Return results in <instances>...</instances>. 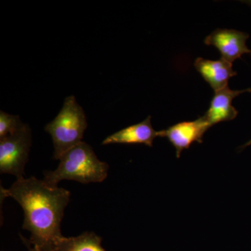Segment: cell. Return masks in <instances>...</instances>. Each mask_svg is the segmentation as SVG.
Listing matches in <instances>:
<instances>
[{
    "instance_id": "cell-10",
    "label": "cell",
    "mask_w": 251,
    "mask_h": 251,
    "mask_svg": "<svg viewBox=\"0 0 251 251\" xmlns=\"http://www.w3.org/2000/svg\"><path fill=\"white\" fill-rule=\"evenodd\" d=\"M101 242L102 238L94 232H85L77 237H63L56 251H105Z\"/></svg>"
},
{
    "instance_id": "cell-6",
    "label": "cell",
    "mask_w": 251,
    "mask_h": 251,
    "mask_svg": "<svg viewBox=\"0 0 251 251\" xmlns=\"http://www.w3.org/2000/svg\"><path fill=\"white\" fill-rule=\"evenodd\" d=\"M249 35L235 29H217L204 39V44L219 50L221 58L230 63L242 58L245 54H251L247 41Z\"/></svg>"
},
{
    "instance_id": "cell-5",
    "label": "cell",
    "mask_w": 251,
    "mask_h": 251,
    "mask_svg": "<svg viewBox=\"0 0 251 251\" xmlns=\"http://www.w3.org/2000/svg\"><path fill=\"white\" fill-rule=\"evenodd\" d=\"M204 117L191 122H183L159 130V137L166 138L176 150L178 158L195 142L202 143L204 133L210 128Z\"/></svg>"
},
{
    "instance_id": "cell-2",
    "label": "cell",
    "mask_w": 251,
    "mask_h": 251,
    "mask_svg": "<svg viewBox=\"0 0 251 251\" xmlns=\"http://www.w3.org/2000/svg\"><path fill=\"white\" fill-rule=\"evenodd\" d=\"M57 169L44 172L46 184L58 186L62 180H73L82 184L102 182L108 176L109 165L100 161L93 148L85 142L69 150L59 158Z\"/></svg>"
},
{
    "instance_id": "cell-8",
    "label": "cell",
    "mask_w": 251,
    "mask_h": 251,
    "mask_svg": "<svg viewBox=\"0 0 251 251\" xmlns=\"http://www.w3.org/2000/svg\"><path fill=\"white\" fill-rule=\"evenodd\" d=\"M193 65L215 92L228 87L229 79L237 75L232 63L222 58L210 60L198 57Z\"/></svg>"
},
{
    "instance_id": "cell-4",
    "label": "cell",
    "mask_w": 251,
    "mask_h": 251,
    "mask_svg": "<svg viewBox=\"0 0 251 251\" xmlns=\"http://www.w3.org/2000/svg\"><path fill=\"white\" fill-rule=\"evenodd\" d=\"M31 139L30 128L25 124L14 134L0 139L1 174L14 175L17 179L24 178L25 168L29 160Z\"/></svg>"
},
{
    "instance_id": "cell-7",
    "label": "cell",
    "mask_w": 251,
    "mask_h": 251,
    "mask_svg": "<svg viewBox=\"0 0 251 251\" xmlns=\"http://www.w3.org/2000/svg\"><path fill=\"white\" fill-rule=\"evenodd\" d=\"M245 92H251V88L244 90H232L227 87L216 92L209 109L202 116L209 126L235 119L238 111L232 105V101L238 96Z\"/></svg>"
},
{
    "instance_id": "cell-3",
    "label": "cell",
    "mask_w": 251,
    "mask_h": 251,
    "mask_svg": "<svg viewBox=\"0 0 251 251\" xmlns=\"http://www.w3.org/2000/svg\"><path fill=\"white\" fill-rule=\"evenodd\" d=\"M87 128L83 109L74 96L67 97L58 115L45 127L46 131L52 137L54 159L59 160L64 153L82 142Z\"/></svg>"
},
{
    "instance_id": "cell-11",
    "label": "cell",
    "mask_w": 251,
    "mask_h": 251,
    "mask_svg": "<svg viewBox=\"0 0 251 251\" xmlns=\"http://www.w3.org/2000/svg\"><path fill=\"white\" fill-rule=\"evenodd\" d=\"M25 125L18 115L0 111V139L14 134Z\"/></svg>"
},
{
    "instance_id": "cell-1",
    "label": "cell",
    "mask_w": 251,
    "mask_h": 251,
    "mask_svg": "<svg viewBox=\"0 0 251 251\" xmlns=\"http://www.w3.org/2000/svg\"><path fill=\"white\" fill-rule=\"evenodd\" d=\"M8 197L24 211L23 228L30 232L29 240L25 242L39 251H56L63 237L61 223L71 193L31 176L16 179L9 189L1 187V199Z\"/></svg>"
},
{
    "instance_id": "cell-13",
    "label": "cell",
    "mask_w": 251,
    "mask_h": 251,
    "mask_svg": "<svg viewBox=\"0 0 251 251\" xmlns=\"http://www.w3.org/2000/svg\"><path fill=\"white\" fill-rule=\"evenodd\" d=\"M251 145V140H250V141H249V143H247V144H246V145H244V146L242 147V148H247V146H249V145Z\"/></svg>"
},
{
    "instance_id": "cell-9",
    "label": "cell",
    "mask_w": 251,
    "mask_h": 251,
    "mask_svg": "<svg viewBox=\"0 0 251 251\" xmlns=\"http://www.w3.org/2000/svg\"><path fill=\"white\" fill-rule=\"evenodd\" d=\"M159 137V131L154 130L151 125V116L144 121L129 126L109 135L103 140L102 145L125 144V145H145L152 147L153 140Z\"/></svg>"
},
{
    "instance_id": "cell-12",
    "label": "cell",
    "mask_w": 251,
    "mask_h": 251,
    "mask_svg": "<svg viewBox=\"0 0 251 251\" xmlns=\"http://www.w3.org/2000/svg\"><path fill=\"white\" fill-rule=\"evenodd\" d=\"M39 251L37 250V249H36V248L30 247L29 248V251Z\"/></svg>"
}]
</instances>
